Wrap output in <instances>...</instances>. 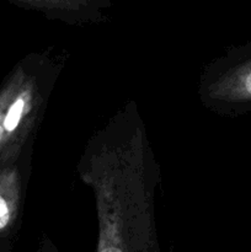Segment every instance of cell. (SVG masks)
Here are the masks:
<instances>
[{
  "label": "cell",
  "instance_id": "cell-1",
  "mask_svg": "<svg viewBox=\"0 0 251 252\" xmlns=\"http://www.w3.org/2000/svg\"><path fill=\"white\" fill-rule=\"evenodd\" d=\"M201 96L216 112L239 117L251 111V42L234 47L209 65Z\"/></svg>",
  "mask_w": 251,
  "mask_h": 252
},
{
  "label": "cell",
  "instance_id": "cell-2",
  "mask_svg": "<svg viewBox=\"0 0 251 252\" xmlns=\"http://www.w3.org/2000/svg\"><path fill=\"white\" fill-rule=\"evenodd\" d=\"M39 252H56L42 246ZM96 252H161L154 217L139 213H110L98 218Z\"/></svg>",
  "mask_w": 251,
  "mask_h": 252
},
{
  "label": "cell",
  "instance_id": "cell-3",
  "mask_svg": "<svg viewBox=\"0 0 251 252\" xmlns=\"http://www.w3.org/2000/svg\"><path fill=\"white\" fill-rule=\"evenodd\" d=\"M25 9L34 10L51 20L70 25L97 24L106 20L105 10L111 6L108 0H9Z\"/></svg>",
  "mask_w": 251,
  "mask_h": 252
},
{
  "label": "cell",
  "instance_id": "cell-4",
  "mask_svg": "<svg viewBox=\"0 0 251 252\" xmlns=\"http://www.w3.org/2000/svg\"><path fill=\"white\" fill-rule=\"evenodd\" d=\"M19 174L12 166H0V235L9 233L17 216Z\"/></svg>",
  "mask_w": 251,
  "mask_h": 252
},
{
  "label": "cell",
  "instance_id": "cell-5",
  "mask_svg": "<svg viewBox=\"0 0 251 252\" xmlns=\"http://www.w3.org/2000/svg\"><path fill=\"white\" fill-rule=\"evenodd\" d=\"M12 80L11 75L5 80L2 86L0 88V154H1L2 148V140H4V130H2V116H4L5 106H6L7 98H9L10 91H11Z\"/></svg>",
  "mask_w": 251,
  "mask_h": 252
}]
</instances>
